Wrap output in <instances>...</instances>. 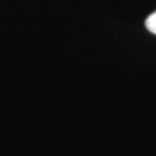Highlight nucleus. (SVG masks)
<instances>
[{
	"label": "nucleus",
	"instance_id": "f257e3e1",
	"mask_svg": "<svg viewBox=\"0 0 156 156\" xmlns=\"http://www.w3.org/2000/svg\"><path fill=\"white\" fill-rule=\"evenodd\" d=\"M146 28L148 29L151 34L156 35V12L151 14L146 20Z\"/></svg>",
	"mask_w": 156,
	"mask_h": 156
}]
</instances>
